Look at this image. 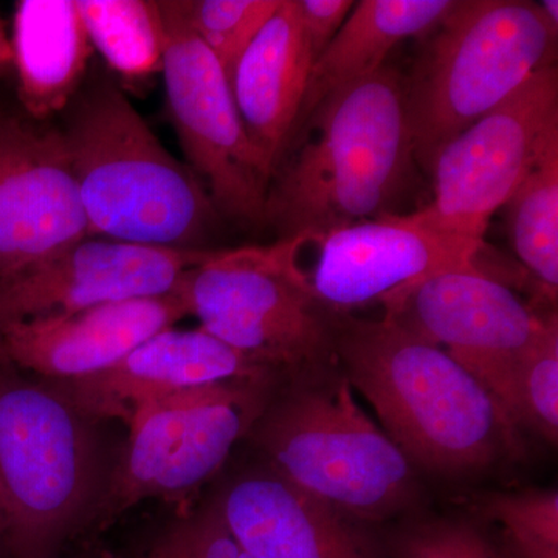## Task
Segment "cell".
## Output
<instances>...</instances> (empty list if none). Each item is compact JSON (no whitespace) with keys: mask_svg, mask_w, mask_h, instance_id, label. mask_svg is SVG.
I'll return each instance as SVG.
<instances>
[{"mask_svg":"<svg viewBox=\"0 0 558 558\" xmlns=\"http://www.w3.org/2000/svg\"><path fill=\"white\" fill-rule=\"evenodd\" d=\"M478 510L501 529L499 558H558L556 488L487 494Z\"/></svg>","mask_w":558,"mask_h":558,"instance_id":"603a6c76","label":"cell"},{"mask_svg":"<svg viewBox=\"0 0 558 558\" xmlns=\"http://www.w3.org/2000/svg\"><path fill=\"white\" fill-rule=\"evenodd\" d=\"M159 5L168 113L190 168L222 218L263 227L274 171L250 140L229 76L191 28L182 0Z\"/></svg>","mask_w":558,"mask_h":558,"instance_id":"9c48e42d","label":"cell"},{"mask_svg":"<svg viewBox=\"0 0 558 558\" xmlns=\"http://www.w3.org/2000/svg\"><path fill=\"white\" fill-rule=\"evenodd\" d=\"M86 238L57 123L0 106V284Z\"/></svg>","mask_w":558,"mask_h":558,"instance_id":"7c38bea8","label":"cell"},{"mask_svg":"<svg viewBox=\"0 0 558 558\" xmlns=\"http://www.w3.org/2000/svg\"><path fill=\"white\" fill-rule=\"evenodd\" d=\"M292 145L274 172L264 213L278 240L312 244L354 223L402 215L400 201L418 168L405 76L385 65L337 92Z\"/></svg>","mask_w":558,"mask_h":558,"instance_id":"6da1fadb","label":"cell"},{"mask_svg":"<svg viewBox=\"0 0 558 558\" xmlns=\"http://www.w3.org/2000/svg\"><path fill=\"white\" fill-rule=\"evenodd\" d=\"M314 61L296 0H281L231 72L242 123L274 172L295 137Z\"/></svg>","mask_w":558,"mask_h":558,"instance_id":"ac0fdd59","label":"cell"},{"mask_svg":"<svg viewBox=\"0 0 558 558\" xmlns=\"http://www.w3.org/2000/svg\"><path fill=\"white\" fill-rule=\"evenodd\" d=\"M395 558H465L462 521L411 529L396 542Z\"/></svg>","mask_w":558,"mask_h":558,"instance_id":"4316f807","label":"cell"},{"mask_svg":"<svg viewBox=\"0 0 558 558\" xmlns=\"http://www.w3.org/2000/svg\"><path fill=\"white\" fill-rule=\"evenodd\" d=\"M250 432L275 473L343 515L385 519L413 497L411 462L363 413L344 377L264 407Z\"/></svg>","mask_w":558,"mask_h":558,"instance_id":"8992f818","label":"cell"},{"mask_svg":"<svg viewBox=\"0 0 558 558\" xmlns=\"http://www.w3.org/2000/svg\"><path fill=\"white\" fill-rule=\"evenodd\" d=\"M333 355L407 459L468 475L494 464L513 428L449 354L388 318L336 317Z\"/></svg>","mask_w":558,"mask_h":558,"instance_id":"3957f363","label":"cell"},{"mask_svg":"<svg viewBox=\"0 0 558 558\" xmlns=\"http://www.w3.org/2000/svg\"><path fill=\"white\" fill-rule=\"evenodd\" d=\"M355 2L352 0H296L303 31L310 40L315 60L336 38Z\"/></svg>","mask_w":558,"mask_h":558,"instance_id":"83f0119b","label":"cell"},{"mask_svg":"<svg viewBox=\"0 0 558 558\" xmlns=\"http://www.w3.org/2000/svg\"><path fill=\"white\" fill-rule=\"evenodd\" d=\"M94 50L110 72L140 83L161 72L165 27L159 2L150 0H76Z\"/></svg>","mask_w":558,"mask_h":558,"instance_id":"44dd1931","label":"cell"},{"mask_svg":"<svg viewBox=\"0 0 558 558\" xmlns=\"http://www.w3.org/2000/svg\"><path fill=\"white\" fill-rule=\"evenodd\" d=\"M178 292L0 325V363L57 381L94 376L186 317Z\"/></svg>","mask_w":558,"mask_h":558,"instance_id":"9a60e30c","label":"cell"},{"mask_svg":"<svg viewBox=\"0 0 558 558\" xmlns=\"http://www.w3.org/2000/svg\"><path fill=\"white\" fill-rule=\"evenodd\" d=\"M5 556V553H3V539H2V531H0V558Z\"/></svg>","mask_w":558,"mask_h":558,"instance_id":"4dcf8cb0","label":"cell"},{"mask_svg":"<svg viewBox=\"0 0 558 558\" xmlns=\"http://www.w3.org/2000/svg\"><path fill=\"white\" fill-rule=\"evenodd\" d=\"M10 44L21 109L35 120L57 119L83 86L94 53L76 0H20Z\"/></svg>","mask_w":558,"mask_h":558,"instance_id":"d6986e66","label":"cell"},{"mask_svg":"<svg viewBox=\"0 0 558 558\" xmlns=\"http://www.w3.org/2000/svg\"><path fill=\"white\" fill-rule=\"evenodd\" d=\"M10 72H13V53H11L9 35L0 21V80L5 78Z\"/></svg>","mask_w":558,"mask_h":558,"instance_id":"f1b7e54d","label":"cell"},{"mask_svg":"<svg viewBox=\"0 0 558 558\" xmlns=\"http://www.w3.org/2000/svg\"><path fill=\"white\" fill-rule=\"evenodd\" d=\"M454 5L457 0L355 2L336 38L312 65L295 137L319 105L344 87L379 72L387 65L388 54L403 40L427 38Z\"/></svg>","mask_w":558,"mask_h":558,"instance_id":"ffe728a7","label":"cell"},{"mask_svg":"<svg viewBox=\"0 0 558 558\" xmlns=\"http://www.w3.org/2000/svg\"><path fill=\"white\" fill-rule=\"evenodd\" d=\"M424 39L405 90L414 159L428 174L451 138L556 65L558 31L535 2L457 0Z\"/></svg>","mask_w":558,"mask_h":558,"instance_id":"5b68a950","label":"cell"},{"mask_svg":"<svg viewBox=\"0 0 558 558\" xmlns=\"http://www.w3.org/2000/svg\"><path fill=\"white\" fill-rule=\"evenodd\" d=\"M554 148L558 72L550 65L439 150L428 172L433 199L410 216L476 258L492 216Z\"/></svg>","mask_w":558,"mask_h":558,"instance_id":"ba28073f","label":"cell"},{"mask_svg":"<svg viewBox=\"0 0 558 558\" xmlns=\"http://www.w3.org/2000/svg\"><path fill=\"white\" fill-rule=\"evenodd\" d=\"M264 384L220 381L140 405L110 481L109 513L182 497L211 478L263 413Z\"/></svg>","mask_w":558,"mask_h":558,"instance_id":"30bf717a","label":"cell"},{"mask_svg":"<svg viewBox=\"0 0 558 558\" xmlns=\"http://www.w3.org/2000/svg\"><path fill=\"white\" fill-rule=\"evenodd\" d=\"M101 457L92 418L0 363V531L10 558H54L89 519Z\"/></svg>","mask_w":558,"mask_h":558,"instance_id":"277c9868","label":"cell"},{"mask_svg":"<svg viewBox=\"0 0 558 558\" xmlns=\"http://www.w3.org/2000/svg\"><path fill=\"white\" fill-rule=\"evenodd\" d=\"M270 369L252 362L204 329H165L94 376L57 381L73 405L90 418L130 424L143 403L185 389L230 380L266 381Z\"/></svg>","mask_w":558,"mask_h":558,"instance_id":"2e32d148","label":"cell"},{"mask_svg":"<svg viewBox=\"0 0 558 558\" xmlns=\"http://www.w3.org/2000/svg\"><path fill=\"white\" fill-rule=\"evenodd\" d=\"M539 10H542L545 20L558 31V2L557 0H545V2L538 3Z\"/></svg>","mask_w":558,"mask_h":558,"instance_id":"f546056e","label":"cell"},{"mask_svg":"<svg viewBox=\"0 0 558 558\" xmlns=\"http://www.w3.org/2000/svg\"><path fill=\"white\" fill-rule=\"evenodd\" d=\"M145 558H250L227 526L218 499L172 521Z\"/></svg>","mask_w":558,"mask_h":558,"instance_id":"484cf974","label":"cell"},{"mask_svg":"<svg viewBox=\"0 0 558 558\" xmlns=\"http://www.w3.org/2000/svg\"><path fill=\"white\" fill-rule=\"evenodd\" d=\"M213 250L86 238L0 284V325L171 295Z\"/></svg>","mask_w":558,"mask_h":558,"instance_id":"4fadbf2b","label":"cell"},{"mask_svg":"<svg viewBox=\"0 0 558 558\" xmlns=\"http://www.w3.org/2000/svg\"><path fill=\"white\" fill-rule=\"evenodd\" d=\"M379 303L385 318L442 349L469 371L508 421L513 374L549 314H535L508 286L476 266L440 271L388 293Z\"/></svg>","mask_w":558,"mask_h":558,"instance_id":"8fae6325","label":"cell"},{"mask_svg":"<svg viewBox=\"0 0 558 558\" xmlns=\"http://www.w3.org/2000/svg\"><path fill=\"white\" fill-rule=\"evenodd\" d=\"M510 245L556 301L558 289V148L546 154L505 204Z\"/></svg>","mask_w":558,"mask_h":558,"instance_id":"7402d4cb","label":"cell"},{"mask_svg":"<svg viewBox=\"0 0 558 558\" xmlns=\"http://www.w3.org/2000/svg\"><path fill=\"white\" fill-rule=\"evenodd\" d=\"M186 20L197 38L219 61L227 76L281 0H182Z\"/></svg>","mask_w":558,"mask_h":558,"instance_id":"d4e9b609","label":"cell"},{"mask_svg":"<svg viewBox=\"0 0 558 558\" xmlns=\"http://www.w3.org/2000/svg\"><path fill=\"white\" fill-rule=\"evenodd\" d=\"M317 260L304 270L319 303L341 314L440 271L475 267V258L411 218L366 220L312 242Z\"/></svg>","mask_w":558,"mask_h":558,"instance_id":"5bb4252c","label":"cell"},{"mask_svg":"<svg viewBox=\"0 0 558 558\" xmlns=\"http://www.w3.org/2000/svg\"><path fill=\"white\" fill-rule=\"evenodd\" d=\"M303 240L213 250L179 293L201 329L264 368H303L333 355V317L300 264Z\"/></svg>","mask_w":558,"mask_h":558,"instance_id":"52a82bcc","label":"cell"},{"mask_svg":"<svg viewBox=\"0 0 558 558\" xmlns=\"http://www.w3.org/2000/svg\"><path fill=\"white\" fill-rule=\"evenodd\" d=\"M509 424L526 425L556 444L558 439V319L549 314L545 328L529 347L513 374Z\"/></svg>","mask_w":558,"mask_h":558,"instance_id":"cb8c5ba5","label":"cell"},{"mask_svg":"<svg viewBox=\"0 0 558 558\" xmlns=\"http://www.w3.org/2000/svg\"><path fill=\"white\" fill-rule=\"evenodd\" d=\"M54 123L90 238L213 250L222 216L207 189L165 149L117 81L89 70Z\"/></svg>","mask_w":558,"mask_h":558,"instance_id":"7a4b0ae2","label":"cell"},{"mask_svg":"<svg viewBox=\"0 0 558 558\" xmlns=\"http://www.w3.org/2000/svg\"><path fill=\"white\" fill-rule=\"evenodd\" d=\"M216 499L250 558H379L348 517L271 469L238 476Z\"/></svg>","mask_w":558,"mask_h":558,"instance_id":"e0dca14e","label":"cell"}]
</instances>
